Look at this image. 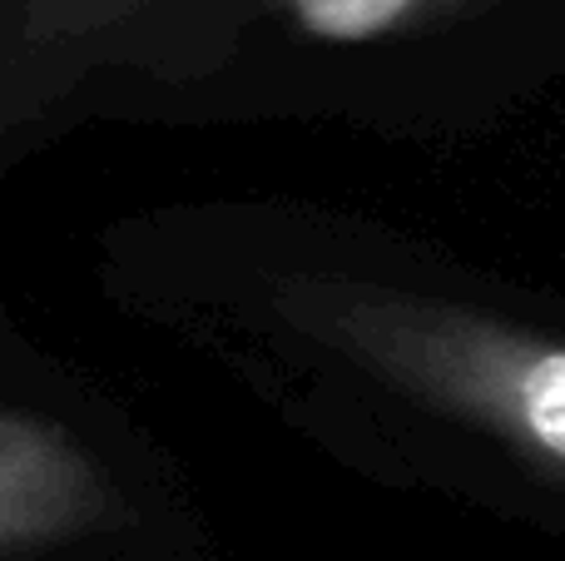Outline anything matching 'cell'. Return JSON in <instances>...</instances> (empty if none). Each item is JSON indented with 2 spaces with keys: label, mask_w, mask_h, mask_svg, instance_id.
<instances>
[{
  "label": "cell",
  "mask_w": 565,
  "mask_h": 561,
  "mask_svg": "<svg viewBox=\"0 0 565 561\" xmlns=\"http://www.w3.org/2000/svg\"><path fill=\"white\" fill-rule=\"evenodd\" d=\"M288 328L422 407L481 427L565 483V343L447 298L348 278L288 274L274 284Z\"/></svg>",
  "instance_id": "cell-1"
},
{
  "label": "cell",
  "mask_w": 565,
  "mask_h": 561,
  "mask_svg": "<svg viewBox=\"0 0 565 561\" xmlns=\"http://www.w3.org/2000/svg\"><path fill=\"white\" fill-rule=\"evenodd\" d=\"M119 517V497L89 453L60 423L25 407L0 417V552L40 557L99 532Z\"/></svg>",
  "instance_id": "cell-2"
},
{
  "label": "cell",
  "mask_w": 565,
  "mask_h": 561,
  "mask_svg": "<svg viewBox=\"0 0 565 561\" xmlns=\"http://www.w3.org/2000/svg\"><path fill=\"white\" fill-rule=\"evenodd\" d=\"M431 6L437 0H288L292 20L328 45H362V40L392 35L417 15H427Z\"/></svg>",
  "instance_id": "cell-3"
}]
</instances>
